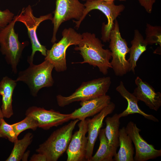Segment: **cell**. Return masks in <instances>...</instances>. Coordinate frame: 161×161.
<instances>
[{
    "instance_id": "1",
    "label": "cell",
    "mask_w": 161,
    "mask_h": 161,
    "mask_svg": "<svg viewBox=\"0 0 161 161\" xmlns=\"http://www.w3.org/2000/svg\"><path fill=\"white\" fill-rule=\"evenodd\" d=\"M81 35V40L74 49L80 51L83 61L78 63H88L97 67L100 72L106 75L108 70L112 68L110 62L112 59L111 52L103 48L104 45L95 34L85 32Z\"/></svg>"
},
{
    "instance_id": "2",
    "label": "cell",
    "mask_w": 161,
    "mask_h": 161,
    "mask_svg": "<svg viewBox=\"0 0 161 161\" xmlns=\"http://www.w3.org/2000/svg\"><path fill=\"white\" fill-rule=\"evenodd\" d=\"M79 120L76 119L54 131L39 145L37 152L44 155L47 161H56L65 152L71 140L73 131Z\"/></svg>"
},
{
    "instance_id": "3",
    "label": "cell",
    "mask_w": 161,
    "mask_h": 161,
    "mask_svg": "<svg viewBox=\"0 0 161 161\" xmlns=\"http://www.w3.org/2000/svg\"><path fill=\"white\" fill-rule=\"evenodd\" d=\"M24 70L20 71L15 80L26 83L30 89L32 96H37L38 91L44 87L53 86L54 81L52 76L53 65L48 61H44L38 65L33 63Z\"/></svg>"
},
{
    "instance_id": "4",
    "label": "cell",
    "mask_w": 161,
    "mask_h": 161,
    "mask_svg": "<svg viewBox=\"0 0 161 161\" xmlns=\"http://www.w3.org/2000/svg\"><path fill=\"white\" fill-rule=\"evenodd\" d=\"M16 16L7 25L0 29V50L4 56L8 64L10 65L14 73H17V66L23 51L29 44L28 41L20 42L18 35L14 30Z\"/></svg>"
},
{
    "instance_id": "5",
    "label": "cell",
    "mask_w": 161,
    "mask_h": 161,
    "mask_svg": "<svg viewBox=\"0 0 161 161\" xmlns=\"http://www.w3.org/2000/svg\"><path fill=\"white\" fill-rule=\"evenodd\" d=\"M111 83L110 77H103L83 82L71 95L56 96L58 105L64 107L75 102L89 100L106 95Z\"/></svg>"
},
{
    "instance_id": "6",
    "label": "cell",
    "mask_w": 161,
    "mask_h": 161,
    "mask_svg": "<svg viewBox=\"0 0 161 161\" xmlns=\"http://www.w3.org/2000/svg\"><path fill=\"white\" fill-rule=\"evenodd\" d=\"M109 47L111 52L112 68L117 76H122L129 72V64L126 58L130 49L125 39L121 36L119 25L116 19L109 35Z\"/></svg>"
},
{
    "instance_id": "7",
    "label": "cell",
    "mask_w": 161,
    "mask_h": 161,
    "mask_svg": "<svg viewBox=\"0 0 161 161\" xmlns=\"http://www.w3.org/2000/svg\"><path fill=\"white\" fill-rule=\"evenodd\" d=\"M62 35L61 40L57 43H54L51 49L47 50L44 59L50 62L58 72L67 69L66 52L67 48L71 45H78L82 38L81 34L71 27L64 29Z\"/></svg>"
},
{
    "instance_id": "8",
    "label": "cell",
    "mask_w": 161,
    "mask_h": 161,
    "mask_svg": "<svg viewBox=\"0 0 161 161\" xmlns=\"http://www.w3.org/2000/svg\"><path fill=\"white\" fill-rule=\"evenodd\" d=\"M85 8L82 16L78 21H73L75 24V27L78 29L81 22L88 13L91 10H97L101 11L106 16L107 23L103 24L101 39L103 42H109L110 32L114 21L125 9L124 5H116L114 2L108 3L102 0L86 1L84 4Z\"/></svg>"
},
{
    "instance_id": "9",
    "label": "cell",
    "mask_w": 161,
    "mask_h": 161,
    "mask_svg": "<svg viewBox=\"0 0 161 161\" xmlns=\"http://www.w3.org/2000/svg\"><path fill=\"white\" fill-rule=\"evenodd\" d=\"M16 16V21L23 23L26 27L32 45V52L27 58L29 64L33 63L34 55L37 51L46 56L47 49L45 46L41 44L37 37L36 30L40 24L43 21L48 20L52 21L53 16L51 13L39 17L35 16L33 10L30 5L22 9L19 14Z\"/></svg>"
},
{
    "instance_id": "10",
    "label": "cell",
    "mask_w": 161,
    "mask_h": 161,
    "mask_svg": "<svg viewBox=\"0 0 161 161\" xmlns=\"http://www.w3.org/2000/svg\"><path fill=\"white\" fill-rule=\"evenodd\" d=\"M55 9L52 23L53 24V32L51 42L57 40V33L61 25L64 22L74 18L80 20L85 8L84 4L79 0H56Z\"/></svg>"
},
{
    "instance_id": "11",
    "label": "cell",
    "mask_w": 161,
    "mask_h": 161,
    "mask_svg": "<svg viewBox=\"0 0 161 161\" xmlns=\"http://www.w3.org/2000/svg\"><path fill=\"white\" fill-rule=\"evenodd\" d=\"M125 129L134 145V161H146L161 156V150L156 149L153 145L148 144L143 139L140 134L141 130L137 127L136 124L130 121Z\"/></svg>"
},
{
    "instance_id": "12",
    "label": "cell",
    "mask_w": 161,
    "mask_h": 161,
    "mask_svg": "<svg viewBox=\"0 0 161 161\" xmlns=\"http://www.w3.org/2000/svg\"><path fill=\"white\" fill-rule=\"evenodd\" d=\"M25 115L32 117L38 122V127L44 130L57 127L71 120L70 114H62L53 109L47 110L36 106L29 107Z\"/></svg>"
},
{
    "instance_id": "13",
    "label": "cell",
    "mask_w": 161,
    "mask_h": 161,
    "mask_svg": "<svg viewBox=\"0 0 161 161\" xmlns=\"http://www.w3.org/2000/svg\"><path fill=\"white\" fill-rule=\"evenodd\" d=\"M78 130L72 135L66 150L67 161L86 160L87 137L86 134L88 126L86 119L80 120L78 123Z\"/></svg>"
},
{
    "instance_id": "14",
    "label": "cell",
    "mask_w": 161,
    "mask_h": 161,
    "mask_svg": "<svg viewBox=\"0 0 161 161\" xmlns=\"http://www.w3.org/2000/svg\"><path fill=\"white\" fill-rule=\"evenodd\" d=\"M115 105L111 102L100 112L92 119H86L88 126V141L86 148V160L90 161L92 156L94 147L99 133L103 125L105 118L114 110Z\"/></svg>"
},
{
    "instance_id": "15",
    "label": "cell",
    "mask_w": 161,
    "mask_h": 161,
    "mask_svg": "<svg viewBox=\"0 0 161 161\" xmlns=\"http://www.w3.org/2000/svg\"><path fill=\"white\" fill-rule=\"evenodd\" d=\"M137 87L132 94L138 101L144 102L149 108L157 111L161 106V93L156 92L153 87L139 77L135 80Z\"/></svg>"
},
{
    "instance_id": "16",
    "label": "cell",
    "mask_w": 161,
    "mask_h": 161,
    "mask_svg": "<svg viewBox=\"0 0 161 161\" xmlns=\"http://www.w3.org/2000/svg\"><path fill=\"white\" fill-rule=\"evenodd\" d=\"M110 97L106 95L90 100L81 101V107L71 113V120H81L100 112L111 102Z\"/></svg>"
},
{
    "instance_id": "17",
    "label": "cell",
    "mask_w": 161,
    "mask_h": 161,
    "mask_svg": "<svg viewBox=\"0 0 161 161\" xmlns=\"http://www.w3.org/2000/svg\"><path fill=\"white\" fill-rule=\"evenodd\" d=\"M116 90L123 98L126 100L128 103L126 109L118 114L120 118L130 114L137 113L142 115L148 120L155 122H159L158 120L154 116L145 113L140 108L138 105L139 101L137 99L132 93L128 91L122 81H120L119 85L116 88Z\"/></svg>"
},
{
    "instance_id": "18",
    "label": "cell",
    "mask_w": 161,
    "mask_h": 161,
    "mask_svg": "<svg viewBox=\"0 0 161 161\" xmlns=\"http://www.w3.org/2000/svg\"><path fill=\"white\" fill-rule=\"evenodd\" d=\"M16 82L5 76L0 81V95L2 97L1 109L4 117L10 118L13 114L12 96Z\"/></svg>"
},
{
    "instance_id": "19",
    "label": "cell",
    "mask_w": 161,
    "mask_h": 161,
    "mask_svg": "<svg viewBox=\"0 0 161 161\" xmlns=\"http://www.w3.org/2000/svg\"><path fill=\"white\" fill-rule=\"evenodd\" d=\"M131 43L130 56L127 60L129 64V72H131L134 73L137 62L141 55L146 50L148 44L137 29L134 30V37Z\"/></svg>"
},
{
    "instance_id": "20",
    "label": "cell",
    "mask_w": 161,
    "mask_h": 161,
    "mask_svg": "<svg viewBox=\"0 0 161 161\" xmlns=\"http://www.w3.org/2000/svg\"><path fill=\"white\" fill-rule=\"evenodd\" d=\"M119 141L120 149L114 156V160L134 161L132 142L126 132L125 127L119 129Z\"/></svg>"
},
{
    "instance_id": "21",
    "label": "cell",
    "mask_w": 161,
    "mask_h": 161,
    "mask_svg": "<svg viewBox=\"0 0 161 161\" xmlns=\"http://www.w3.org/2000/svg\"><path fill=\"white\" fill-rule=\"evenodd\" d=\"M120 118L118 114L115 113L111 117H107L105 121L106 125L105 134L109 144L116 150L119 146Z\"/></svg>"
},
{
    "instance_id": "22",
    "label": "cell",
    "mask_w": 161,
    "mask_h": 161,
    "mask_svg": "<svg viewBox=\"0 0 161 161\" xmlns=\"http://www.w3.org/2000/svg\"><path fill=\"white\" fill-rule=\"evenodd\" d=\"M100 141L99 148L92 156L90 161H113L117 150L109 145L105 134V129H101L99 134Z\"/></svg>"
},
{
    "instance_id": "23",
    "label": "cell",
    "mask_w": 161,
    "mask_h": 161,
    "mask_svg": "<svg viewBox=\"0 0 161 161\" xmlns=\"http://www.w3.org/2000/svg\"><path fill=\"white\" fill-rule=\"evenodd\" d=\"M33 136L32 133L28 132L22 139H18L15 142L13 149L6 161H20L27 148L31 143Z\"/></svg>"
},
{
    "instance_id": "24",
    "label": "cell",
    "mask_w": 161,
    "mask_h": 161,
    "mask_svg": "<svg viewBox=\"0 0 161 161\" xmlns=\"http://www.w3.org/2000/svg\"><path fill=\"white\" fill-rule=\"evenodd\" d=\"M145 41L148 45L159 44L161 47V27L147 23L145 30Z\"/></svg>"
},
{
    "instance_id": "25",
    "label": "cell",
    "mask_w": 161,
    "mask_h": 161,
    "mask_svg": "<svg viewBox=\"0 0 161 161\" xmlns=\"http://www.w3.org/2000/svg\"><path fill=\"white\" fill-rule=\"evenodd\" d=\"M11 125L18 137L21 132L26 130L31 129L35 131L38 127L37 121L32 117L29 115L26 116L22 120Z\"/></svg>"
},
{
    "instance_id": "26",
    "label": "cell",
    "mask_w": 161,
    "mask_h": 161,
    "mask_svg": "<svg viewBox=\"0 0 161 161\" xmlns=\"http://www.w3.org/2000/svg\"><path fill=\"white\" fill-rule=\"evenodd\" d=\"M11 124L7 123L4 118L1 119L0 124V137L7 139L10 142L14 143L18 139Z\"/></svg>"
},
{
    "instance_id": "27",
    "label": "cell",
    "mask_w": 161,
    "mask_h": 161,
    "mask_svg": "<svg viewBox=\"0 0 161 161\" xmlns=\"http://www.w3.org/2000/svg\"><path fill=\"white\" fill-rule=\"evenodd\" d=\"M14 17V14L7 9L3 11L0 10V29L10 23Z\"/></svg>"
},
{
    "instance_id": "28",
    "label": "cell",
    "mask_w": 161,
    "mask_h": 161,
    "mask_svg": "<svg viewBox=\"0 0 161 161\" xmlns=\"http://www.w3.org/2000/svg\"><path fill=\"white\" fill-rule=\"evenodd\" d=\"M140 5L149 13L152 12L154 4L156 0H137Z\"/></svg>"
},
{
    "instance_id": "29",
    "label": "cell",
    "mask_w": 161,
    "mask_h": 161,
    "mask_svg": "<svg viewBox=\"0 0 161 161\" xmlns=\"http://www.w3.org/2000/svg\"><path fill=\"white\" fill-rule=\"evenodd\" d=\"M30 161H47L46 156L43 154L38 153L33 154L31 157Z\"/></svg>"
},
{
    "instance_id": "30",
    "label": "cell",
    "mask_w": 161,
    "mask_h": 161,
    "mask_svg": "<svg viewBox=\"0 0 161 161\" xmlns=\"http://www.w3.org/2000/svg\"><path fill=\"white\" fill-rule=\"evenodd\" d=\"M30 154V151L29 150L27 151V152H25L22 157L21 160L22 161H27Z\"/></svg>"
},
{
    "instance_id": "31",
    "label": "cell",
    "mask_w": 161,
    "mask_h": 161,
    "mask_svg": "<svg viewBox=\"0 0 161 161\" xmlns=\"http://www.w3.org/2000/svg\"><path fill=\"white\" fill-rule=\"evenodd\" d=\"M104 1L108 2V3H112L114 2V1L115 0H118L121 1H125L126 0H102Z\"/></svg>"
},
{
    "instance_id": "32",
    "label": "cell",
    "mask_w": 161,
    "mask_h": 161,
    "mask_svg": "<svg viewBox=\"0 0 161 161\" xmlns=\"http://www.w3.org/2000/svg\"><path fill=\"white\" fill-rule=\"evenodd\" d=\"M4 117L1 111V109L0 108V124L1 123V119L4 118Z\"/></svg>"
},
{
    "instance_id": "33",
    "label": "cell",
    "mask_w": 161,
    "mask_h": 161,
    "mask_svg": "<svg viewBox=\"0 0 161 161\" xmlns=\"http://www.w3.org/2000/svg\"><path fill=\"white\" fill-rule=\"evenodd\" d=\"M83 1H92V0H82Z\"/></svg>"
}]
</instances>
